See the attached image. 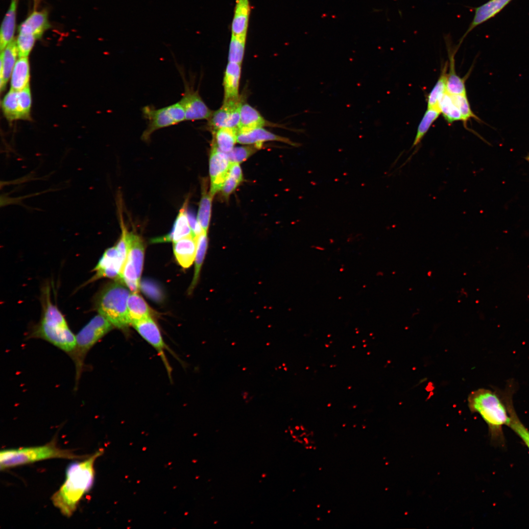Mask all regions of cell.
I'll return each instance as SVG.
<instances>
[{
  "label": "cell",
  "mask_w": 529,
  "mask_h": 529,
  "mask_svg": "<svg viewBox=\"0 0 529 529\" xmlns=\"http://www.w3.org/2000/svg\"><path fill=\"white\" fill-rule=\"evenodd\" d=\"M103 451H96L81 461L71 463L67 468L65 480L51 497L53 505L64 516L70 517L83 497L92 487L95 479L94 464Z\"/></svg>",
  "instance_id": "cell-1"
},
{
  "label": "cell",
  "mask_w": 529,
  "mask_h": 529,
  "mask_svg": "<svg viewBox=\"0 0 529 529\" xmlns=\"http://www.w3.org/2000/svg\"><path fill=\"white\" fill-rule=\"evenodd\" d=\"M512 393L510 386L503 392L481 388L468 396L470 411L481 415L493 437L501 436L503 427L509 424L510 408L513 405Z\"/></svg>",
  "instance_id": "cell-2"
},
{
  "label": "cell",
  "mask_w": 529,
  "mask_h": 529,
  "mask_svg": "<svg viewBox=\"0 0 529 529\" xmlns=\"http://www.w3.org/2000/svg\"><path fill=\"white\" fill-rule=\"evenodd\" d=\"M128 288L121 282L109 284L100 292L96 302L99 314L105 317L114 327L124 329L131 325L127 309L130 294Z\"/></svg>",
  "instance_id": "cell-3"
},
{
  "label": "cell",
  "mask_w": 529,
  "mask_h": 529,
  "mask_svg": "<svg viewBox=\"0 0 529 529\" xmlns=\"http://www.w3.org/2000/svg\"><path fill=\"white\" fill-rule=\"evenodd\" d=\"M70 450L58 447L54 442L35 447L2 450L0 453V470L50 458H83Z\"/></svg>",
  "instance_id": "cell-4"
},
{
  "label": "cell",
  "mask_w": 529,
  "mask_h": 529,
  "mask_svg": "<svg viewBox=\"0 0 529 529\" xmlns=\"http://www.w3.org/2000/svg\"><path fill=\"white\" fill-rule=\"evenodd\" d=\"M113 327L112 323L105 317L99 313L93 317L75 335V346L70 355L75 365V389L77 388L83 371L84 362L87 353Z\"/></svg>",
  "instance_id": "cell-5"
},
{
  "label": "cell",
  "mask_w": 529,
  "mask_h": 529,
  "mask_svg": "<svg viewBox=\"0 0 529 529\" xmlns=\"http://www.w3.org/2000/svg\"><path fill=\"white\" fill-rule=\"evenodd\" d=\"M142 113L147 121V126L142 133L141 139L146 142L150 140L152 134L157 130L186 121L185 110L179 101L161 108L146 105L142 108Z\"/></svg>",
  "instance_id": "cell-6"
},
{
  "label": "cell",
  "mask_w": 529,
  "mask_h": 529,
  "mask_svg": "<svg viewBox=\"0 0 529 529\" xmlns=\"http://www.w3.org/2000/svg\"><path fill=\"white\" fill-rule=\"evenodd\" d=\"M144 254V246L142 239L140 236L129 233L128 253L119 280L132 292H138L140 289Z\"/></svg>",
  "instance_id": "cell-7"
},
{
  "label": "cell",
  "mask_w": 529,
  "mask_h": 529,
  "mask_svg": "<svg viewBox=\"0 0 529 529\" xmlns=\"http://www.w3.org/2000/svg\"><path fill=\"white\" fill-rule=\"evenodd\" d=\"M30 337L44 339L69 355L75 346V335L68 325L40 320L33 329Z\"/></svg>",
  "instance_id": "cell-8"
},
{
  "label": "cell",
  "mask_w": 529,
  "mask_h": 529,
  "mask_svg": "<svg viewBox=\"0 0 529 529\" xmlns=\"http://www.w3.org/2000/svg\"><path fill=\"white\" fill-rule=\"evenodd\" d=\"M179 71L184 84V92L179 101L185 110L186 120H208L213 111L204 102L198 91L195 90L186 80L180 68Z\"/></svg>",
  "instance_id": "cell-9"
},
{
  "label": "cell",
  "mask_w": 529,
  "mask_h": 529,
  "mask_svg": "<svg viewBox=\"0 0 529 529\" xmlns=\"http://www.w3.org/2000/svg\"><path fill=\"white\" fill-rule=\"evenodd\" d=\"M131 325L157 352L166 369L171 377V368L167 359L165 351L168 349L158 326L150 316L133 322Z\"/></svg>",
  "instance_id": "cell-10"
},
{
  "label": "cell",
  "mask_w": 529,
  "mask_h": 529,
  "mask_svg": "<svg viewBox=\"0 0 529 529\" xmlns=\"http://www.w3.org/2000/svg\"><path fill=\"white\" fill-rule=\"evenodd\" d=\"M242 99L243 98L240 96L237 98L223 101L219 109L213 112L207 123L212 131L225 127L238 128Z\"/></svg>",
  "instance_id": "cell-11"
},
{
  "label": "cell",
  "mask_w": 529,
  "mask_h": 529,
  "mask_svg": "<svg viewBox=\"0 0 529 529\" xmlns=\"http://www.w3.org/2000/svg\"><path fill=\"white\" fill-rule=\"evenodd\" d=\"M231 164L227 153L220 150L213 143L209 159L211 180L209 193L212 197L221 190L228 175Z\"/></svg>",
  "instance_id": "cell-12"
},
{
  "label": "cell",
  "mask_w": 529,
  "mask_h": 529,
  "mask_svg": "<svg viewBox=\"0 0 529 529\" xmlns=\"http://www.w3.org/2000/svg\"><path fill=\"white\" fill-rule=\"evenodd\" d=\"M124 262L116 246L105 250L94 270L95 275L90 282L101 278H108L119 280Z\"/></svg>",
  "instance_id": "cell-13"
},
{
  "label": "cell",
  "mask_w": 529,
  "mask_h": 529,
  "mask_svg": "<svg viewBox=\"0 0 529 529\" xmlns=\"http://www.w3.org/2000/svg\"><path fill=\"white\" fill-rule=\"evenodd\" d=\"M512 0H489L483 4L475 7L474 17L467 29L459 40L457 46L474 28L496 16Z\"/></svg>",
  "instance_id": "cell-14"
},
{
  "label": "cell",
  "mask_w": 529,
  "mask_h": 529,
  "mask_svg": "<svg viewBox=\"0 0 529 529\" xmlns=\"http://www.w3.org/2000/svg\"><path fill=\"white\" fill-rule=\"evenodd\" d=\"M273 141L282 142L291 145L298 146V144L292 142L288 138L273 134L263 127L256 128L244 132H238L237 136L238 143L243 144L254 145L258 149L261 148L263 143Z\"/></svg>",
  "instance_id": "cell-15"
},
{
  "label": "cell",
  "mask_w": 529,
  "mask_h": 529,
  "mask_svg": "<svg viewBox=\"0 0 529 529\" xmlns=\"http://www.w3.org/2000/svg\"><path fill=\"white\" fill-rule=\"evenodd\" d=\"M187 207V200L180 210L170 232L167 235L153 239L152 242H174L186 237L194 236L188 221Z\"/></svg>",
  "instance_id": "cell-16"
},
{
  "label": "cell",
  "mask_w": 529,
  "mask_h": 529,
  "mask_svg": "<svg viewBox=\"0 0 529 529\" xmlns=\"http://www.w3.org/2000/svg\"><path fill=\"white\" fill-rule=\"evenodd\" d=\"M173 253L178 263L183 268L193 263L196 252V237L190 236L173 242Z\"/></svg>",
  "instance_id": "cell-17"
},
{
  "label": "cell",
  "mask_w": 529,
  "mask_h": 529,
  "mask_svg": "<svg viewBox=\"0 0 529 529\" xmlns=\"http://www.w3.org/2000/svg\"><path fill=\"white\" fill-rule=\"evenodd\" d=\"M18 55L17 42L13 40L0 53V88L2 91L4 89L9 79Z\"/></svg>",
  "instance_id": "cell-18"
},
{
  "label": "cell",
  "mask_w": 529,
  "mask_h": 529,
  "mask_svg": "<svg viewBox=\"0 0 529 529\" xmlns=\"http://www.w3.org/2000/svg\"><path fill=\"white\" fill-rule=\"evenodd\" d=\"M445 40L449 58L446 85L447 92L452 95L466 94L467 93L465 84V78H461L458 76L455 70L454 56L457 49L454 50L451 48V45L449 43L446 36Z\"/></svg>",
  "instance_id": "cell-19"
},
{
  "label": "cell",
  "mask_w": 529,
  "mask_h": 529,
  "mask_svg": "<svg viewBox=\"0 0 529 529\" xmlns=\"http://www.w3.org/2000/svg\"><path fill=\"white\" fill-rule=\"evenodd\" d=\"M50 26L46 11H34L20 25L19 33L31 34L40 38Z\"/></svg>",
  "instance_id": "cell-20"
},
{
  "label": "cell",
  "mask_w": 529,
  "mask_h": 529,
  "mask_svg": "<svg viewBox=\"0 0 529 529\" xmlns=\"http://www.w3.org/2000/svg\"><path fill=\"white\" fill-rule=\"evenodd\" d=\"M241 73V64L228 62L223 77V101L240 96L239 89Z\"/></svg>",
  "instance_id": "cell-21"
},
{
  "label": "cell",
  "mask_w": 529,
  "mask_h": 529,
  "mask_svg": "<svg viewBox=\"0 0 529 529\" xmlns=\"http://www.w3.org/2000/svg\"><path fill=\"white\" fill-rule=\"evenodd\" d=\"M269 123L260 112L248 103H242L240 112V119L238 127V132H244L251 129L263 127Z\"/></svg>",
  "instance_id": "cell-22"
},
{
  "label": "cell",
  "mask_w": 529,
  "mask_h": 529,
  "mask_svg": "<svg viewBox=\"0 0 529 529\" xmlns=\"http://www.w3.org/2000/svg\"><path fill=\"white\" fill-rule=\"evenodd\" d=\"M250 12L249 0H236L231 24V34L247 33Z\"/></svg>",
  "instance_id": "cell-23"
},
{
  "label": "cell",
  "mask_w": 529,
  "mask_h": 529,
  "mask_svg": "<svg viewBox=\"0 0 529 529\" xmlns=\"http://www.w3.org/2000/svg\"><path fill=\"white\" fill-rule=\"evenodd\" d=\"M17 1L12 0L2 21L0 33V48L2 51L14 40L16 27Z\"/></svg>",
  "instance_id": "cell-24"
},
{
  "label": "cell",
  "mask_w": 529,
  "mask_h": 529,
  "mask_svg": "<svg viewBox=\"0 0 529 529\" xmlns=\"http://www.w3.org/2000/svg\"><path fill=\"white\" fill-rule=\"evenodd\" d=\"M30 73L28 57H21L17 61L11 73V89L21 91L29 86Z\"/></svg>",
  "instance_id": "cell-25"
},
{
  "label": "cell",
  "mask_w": 529,
  "mask_h": 529,
  "mask_svg": "<svg viewBox=\"0 0 529 529\" xmlns=\"http://www.w3.org/2000/svg\"><path fill=\"white\" fill-rule=\"evenodd\" d=\"M214 143L221 151L228 153L234 147L237 142L238 129L237 128L222 127L212 131Z\"/></svg>",
  "instance_id": "cell-26"
},
{
  "label": "cell",
  "mask_w": 529,
  "mask_h": 529,
  "mask_svg": "<svg viewBox=\"0 0 529 529\" xmlns=\"http://www.w3.org/2000/svg\"><path fill=\"white\" fill-rule=\"evenodd\" d=\"M127 309L131 324L133 322L150 316L151 309L137 292L131 293L127 300Z\"/></svg>",
  "instance_id": "cell-27"
},
{
  "label": "cell",
  "mask_w": 529,
  "mask_h": 529,
  "mask_svg": "<svg viewBox=\"0 0 529 529\" xmlns=\"http://www.w3.org/2000/svg\"><path fill=\"white\" fill-rule=\"evenodd\" d=\"M437 107L446 121L449 124L462 121L461 113L455 103L452 95L447 91L439 98Z\"/></svg>",
  "instance_id": "cell-28"
},
{
  "label": "cell",
  "mask_w": 529,
  "mask_h": 529,
  "mask_svg": "<svg viewBox=\"0 0 529 529\" xmlns=\"http://www.w3.org/2000/svg\"><path fill=\"white\" fill-rule=\"evenodd\" d=\"M44 298L43 314L41 320L64 326L68 325L63 314L57 307L51 302L49 288L45 289Z\"/></svg>",
  "instance_id": "cell-29"
},
{
  "label": "cell",
  "mask_w": 529,
  "mask_h": 529,
  "mask_svg": "<svg viewBox=\"0 0 529 529\" xmlns=\"http://www.w3.org/2000/svg\"><path fill=\"white\" fill-rule=\"evenodd\" d=\"M441 112L438 107L427 108L417 129L416 134L411 148L418 145Z\"/></svg>",
  "instance_id": "cell-30"
},
{
  "label": "cell",
  "mask_w": 529,
  "mask_h": 529,
  "mask_svg": "<svg viewBox=\"0 0 529 529\" xmlns=\"http://www.w3.org/2000/svg\"><path fill=\"white\" fill-rule=\"evenodd\" d=\"M448 69V63L447 62L442 67V69L437 81L427 96V108L437 107L439 98L447 91L446 85Z\"/></svg>",
  "instance_id": "cell-31"
},
{
  "label": "cell",
  "mask_w": 529,
  "mask_h": 529,
  "mask_svg": "<svg viewBox=\"0 0 529 529\" xmlns=\"http://www.w3.org/2000/svg\"><path fill=\"white\" fill-rule=\"evenodd\" d=\"M206 232H203L196 237V252L195 258L194 272L189 291L192 292L199 277L200 271L208 247V238Z\"/></svg>",
  "instance_id": "cell-32"
},
{
  "label": "cell",
  "mask_w": 529,
  "mask_h": 529,
  "mask_svg": "<svg viewBox=\"0 0 529 529\" xmlns=\"http://www.w3.org/2000/svg\"><path fill=\"white\" fill-rule=\"evenodd\" d=\"M247 34H231L228 53V62L241 64L245 50Z\"/></svg>",
  "instance_id": "cell-33"
},
{
  "label": "cell",
  "mask_w": 529,
  "mask_h": 529,
  "mask_svg": "<svg viewBox=\"0 0 529 529\" xmlns=\"http://www.w3.org/2000/svg\"><path fill=\"white\" fill-rule=\"evenodd\" d=\"M2 108L5 118L9 121L21 119L18 102V91L10 89L2 101Z\"/></svg>",
  "instance_id": "cell-34"
},
{
  "label": "cell",
  "mask_w": 529,
  "mask_h": 529,
  "mask_svg": "<svg viewBox=\"0 0 529 529\" xmlns=\"http://www.w3.org/2000/svg\"><path fill=\"white\" fill-rule=\"evenodd\" d=\"M242 180V173L238 163H232L228 175L222 188V192L227 198Z\"/></svg>",
  "instance_id": "cell-35"
},
{
  "label": "cell",
  "mask_w": 529,
  "mask_h": 529,
  "mask_svg": "<svg viewBox=\"0 0 529 529\" xmlns=\"http://www.w3.org/2000/svg\"><path fill=\"white\" fill-rule=\"evenodd\" d=\"M203 190L197 218L203 231L207 233L211 215L213 197L210 193H207L204 189Z\"/></svg>",
  "instance_id": "cell-36"
},
{
  "label": "cell",
  "mask_w": 529,
  "mask_h": 529,
  "mask_svg": "<svg viewBox=\"0 0 529 529\" xmlns=\"http://www.w3.org/2000/svg\"><path fill=\"white\" fill-rule=\"evenodd\" d=\"M452 95V94H451ZM452 97L457 105L462 117V121L464 126L467 128V122L471 119L481 121V120L473 112L468 101L467 94L452 95Z\"/></svg>",
  "instance_id": "cell-37"
},
{
  "label": "cell",
  "mask_w": 529,
  "mask_h": 529,
  "mask_svg": "<svg viewBox=\"0 0 529 529\" xmlns=\"http://www.w3.org/2000/svg\"><path fill=\"white\" fill-rule=\"evenodd\" d=\"M18 102L20 119H30L31 106V96L29 86L18 91Z\"/></svg>",
  "instance_id": "cell-38"
},
{
  "label": "cell",
  "mask_w": 529,
  "mask_h": 529,
  "mask_svg": "<svg viewBox=\"0 0 529 529\" xmlns=\"http://www.w3.org/2000/svg\"><path fill=\"white\" fill-rule=\"evenodd\" d=\"M508 426L522 440L529 449V430L519 418L514 407L510 410V420Z\"/></svg>",
  "instance_id": "cell-39"
},
{
  "label": "cell",
  "mask_w": 529,
  "mask_h": 529,
  "mask_svg": "<svg viewBox=\"0 0 529 529\" xmlns=\"http://www.w3.org/2000/svg\"><path fill=\"white\" fill-rule=\"evenodd\" d=\"M36 39L32 34L19 33L16 41L19 58L28 57Z\"/></svg>",
  "instance_id": "cell-40"
},
{
  "label": "cell",
  "mask_w": 529,
  "mask_h": 529,
  "mask_svg": "<svg viewBox=\"0 0 529 529\" xmlns=\"http://www.w3.org/2000/svg\"><path fill=\"white\" fill-rule=\"evenodd\" d=\"M257 149L254 145L236 147L227 153L232 163H240L247 159Z\"/></svg>",
  "instance_id": "cell-41"
},
{
  "label": "cell",
  "mask_w": 529,
  "mask_h": 529,
  "mask_svg": "<svg viewBox=\"0 0 529 529\" xmlns=\"http://www.w3.org/2000/svg\"><path fill=\"white\" fill-rule=\"evenodd\" d=\"M140 287L143 291L149 297L156 300H159L161 297L160 289L156 285L150 282L144 281L141 283Z\"/></svg>",
  "instance_id": "cell-42"
},
{
  "label": "cell",
  "mask_w": 529,
  "mask_h": 529,
  "mask_svg": "<svg viewBox=\"0 0 529 529\" xmlns=\"http://www.w3.org/2000/svg\"><path fill=\"white\" fill-rule=\"evenodd\" d=\"M187 213L188 221L191 229L194 236L196 237L200 235L204 231L200 224H199L197 218H196L195 216L194 215L192 212L187 211Z\"/></svg>",
  "instance_id": "cell-43"
},
{
  "label": "cell",
  "mask_w": 529,
  "mask_h": 529,
  "mask_svg": "<svg viewBox=\"0 0 529 529\" xmlns=\"http://www.w3.org/2000/svg\"><path fill=\"white\" fill-rule=\"evenodd\" d=\"M526 159L529 162V155L526 157Z\"/></svg>",
  "instance_id": "cell-44"
},
{
  "label": "cell",
  "mask_w": 529,
  "mask_h": 529,
  "mask_svg": "<svg viewBox=\"0 0 529 529\" xmlns=\"http://www.w3.org/2000/svg\"><path fill=\"white\" fill-rule=\"evenodd\" d=\"M36 0H34V1H36Z\"/></svg>",
  "instance_id": "cell-45"
},
{
  "label": "cell",
  "mask_w": 529,
  "mask_h": 529,
  "mask_svg": "<svg viewBox=\"0 0 529 529\" xmlns=\"http://www.w3.org/2000/svg\"></svg>",
  "instance_id": "cell-46"
}]
</instances>
